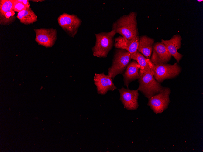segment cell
I'll use <instances>...</instances> for the list:
<instances>
[{
  "mask_svg": "<svg viewBox=\"0 0 203 152\" xmlns=\"http://www.w3.org/2000/svg\"><path fill=\"white\" fill-rule=\"evenodd\" d=\"M136 16L133 12L122 15L113 23L112 30L127 39L134 38L138 36Z\"/></svg>",
  "mask_w": 203,
  "mask_h": 152,
  "instance_id": "6da1fadb",
  "label": "cell"
},
{
  "mask_svg": "<svg viewBox=\"0 0 203 152\" xmlns=\"http://www.w3.org/2000/svg\"><path fill=\"white\" fill-rule=\"evenodd\" d=\"M116 33L112 30L108 32L95 34V44L92 48L93 55L99 58L106 57L112 48L114 37Z\"/></svg>",
  "mask_w": 203,
  "mask_h": 152,
  "instance_id": "7a4b0ae2",
  "label": "cell"
},
{
  "mask_svg": "<svg viewBox=\"0 0 203 152\" xmlns=\"http://www.w3.org/2000/svg\"><path fill=\"white\" fill-rule=\"evenodd\" d=\"M131 54L126 50L118 49L114 54L108 75L113 79L118 74H123L131 60Z\"/></svg>",
  "mask_w": 203,
  "mask_h": 152,
  "instance_id": "3957f363",
  "label": "cell"
},
{
  "mask_svg": "<svg viewBox=\"0 0 203 152\" xmlns=\"http://www.w3.org/2000/svg\"><path fill=\"white\" fill-rule=\"evenodd\" d=\"M139 86L137 89L149 98L159 93L163 87L154 78L151 71L145 73L139 79Z\"/></svg>",
  "mask_w": 203,
  "mask_h": 152,
  "instance_id": "277c9868",
  "label": "cell"
},
{
  "mask_svg": "<svg viewBox=\"0 0 203 152\" xmlns=\"http://www.w3.org/2000/svg\"><path fill=\"white\" fill-rule=\"evenodd\" d=\"M150 65L154 78L159 83L166 79L175 77L181 71L177 62L173 65L167 63L154 65L151 61Z\"/></svg>",
  "mask_w": 203,
  "mask_h": 152,
  "instance_id": "5b68a950",
  "label": "cell"
},
{
  "mask_svg": "<svg viewBox=\"0 0 203 152\" xmlns=\"http://www.w3.org/2000/svg\"><path fill=\"white\" fill-rule=\"evenodd\" d=\"M170 93L169 88L163 87L159 93L148 98V105L156 114L161 113L168 107Z\"/></svg>",
  "mask_w": 203,
  "mask_h": 152,
  "instance_id": "8992f818",
  "label": "cell"
},
{
  "mask_svg": "<svg viewBox=\"0 0 203 152\" xmlns=\"http://www.w3.org/2000/svg\"><path fill=\"white\" fill-rule=\"evenodd\" d=\"M59 25L71 37H74L82 23L81 20L74 14L65 13L60 15L57 18Z\"/></svg>",
  "mask_w": 203,
  "mask_h": 152,
  "instance_id": "52a82bcc",
  "label": "cell"
},
{
  "mask_svg": "<svg viewBox=\"0 0 203 152\" xmlns=\"http://www.w3.org/2000/svg\"><path fill=\"white\" fill-rule=\"evenodd\" d=\"M36 33L35 41L39 45L46 48L52 47L57 39V31L53 28L34 29Z\"/></svg>",
  "mask_w": 203,
  "mask_h": 152,
  "instance_id": "ba28073f",
  "label": "cell"
},
{
  "mask_svg": "<svg viewBox=\"0 0 203 152\" xmlns=\"http://www.w3.org/2000/svg\"><path fill=\"white\" fill-rule=\"evenodd\" d=\"M120 94V100L124 108L128 110H136L138 107V99L139 96L138 90H130L122 87L118 89Z\"/></svg>",
  "mask_w": 203,
  "mask_h": 152,
  "instance_id": "9c48e42d",
  "label": "cell"
},
{
  "mask_svg": "<svg viewBox=\"0 0 203 152\" xmlns=\"http://www.w3.org/2000/svg\"><path fill=\"white\" fill-rule=\"evenodd\" d=\"M150 60L154 65L167 63L172 56L165 46L161 42L154 43Z\"/></svg>",
  "mask_w": 203,
  "mask_h": 152,
  "instance_id": "30bf717a",
  "label": "cell"
},
{
  "mask_svg": "<svg viewBox=\"0 0 203 152\" xmlns=\"http://www.w3.org/2000/svg\"><path fill=\"white\" fill-rule=\"evenodd\" d=\"M94 83L96 86L97 93L99 94L104 95L108 91H114L117 89L113 82L112 78L108 75L103 73H95L94 76Z\"/></svg>",
  "mask_w": 203,
  "mask_h": 152,
  "instance_id": "8fae6325",
  "label": "cell"
},
{
  "mask_svg": "<svg viewBox=\"0 0 203 152\" xmlns=\"http://www.w3.org/2000/svg\"><path fill=\"white\" fill-rule=\"evenodd\" d=\"M114 40V45L115 48L126 50L130 53L131 57L138 52L139 36L132 39H128L119 36L115 38Z\"/></svg>",
  "mask_w": 203,
  "mask_h": 152,
  "instance_id": "7c38bea8",
  "label": "cell"
},
{
  "mask_svg": "<svg viewBox=\"0 0 203 152\" xmlns=\"http://www.w3.org/2000/svg\"><path fill=\"white\" fill-rule=\"evenodd\" d=\"M182 39L179 35H174L169 40L162 39V42L165 46L169 53L176 60L177 63H179L183 55L178 52V50L181 47Z\"/></svg>",
  "mask_w": 203,
  "mask_h": 152,
  "instance_id": "4fadbf2b",
  "label": "cell"
},
{
  "mask_svg": "<svg viewBox=\"0 0 203 152\" xmlns=\"http://www.w3.org/2000/svg\"><path fill=\"white\" fill-rule=\"evenodd\" d=\"M139 68V65L134 60L130 62L127 66L123 73L124 85L127 88L131 82L140 78Z\"/></svg>",
  "mask_w": 203,
  "mask_h": 152,
  "instance_id": "5bb4252c",
  "label": "cell"
},
{
  "mask_svg": "<svg viewBox=\"0 0 203 152\" xmlns=\"http://www.w3.org/2000/svg\"><path fill=\"white\" fill-rule=\"evenodd\" d=\"M153 39L143 35L139 38L138 52L141 53L146 58L151 57L154 44Z\"/></svg>",
  "mask_w": 203,
  "mask_h": 152,
  "instance_id": "9a60e30c",
  "label": "cell"
},
{
  "mask_svg": "<svg viewBox=\"0 0 203 152\" xmlns=\"http://www.w3.org/2000/svg\"><path fill=\"white\" fill-rule=\"evenodd\" d=\"M131 58L136 60L139 65V73L140 77L146 72L151 71L150 66L151 62L150 59L146 58L138 52L132 57Z\"/></svg>",
  "mask_w": 203,
  "mask_h": 152,
  "instance_id": "2e32d148",
  "label": "cell"
},
{
  "mask_svg": "<svg viewBox=\"0 0 203 152\" xmlns=\"http://www.w3.org/2000/svg\"><path fill=\"white\" fill-rule=\"evenodd\" d=\"M17 18L22 23L28 25L32 24L37 21V16L30 7L18 12Z\"/></svg>",
  "mask_w": 203,
  "mask_h": 152,
  "instance_id": "e0dca14e",
  "label": "cell"
},
{
  "mask_svg": "<svg viewBox=\"0 0 203 152\" xmlns=\"http://www.w3.org/2000/svg\"><path fill=\"white\" fill-rule=\"evenodd\" d=\"M13 10V0L0 1V17L6 12Z\"/></svg>",
  "mask_w": 203,
  "mask_h": 152,
  "instance_id": "ac0fdd59",
  "label": "cell"
},
{
  "mask_svg": "<svg viewBox=\"0 0 203 152\" xmlns=\"http://www.w3.org/2000/svg\"><path fill=\"white\" fill-rule=\"evenodd\" d=\"M14 10L8 12L0 17V24L1 25H8L12 23L15 19Z\"/></svg>",
  "mask_w": 203,
  "mask_h": 152,
  "instance_id": "d6986e66",
  "label": "cell"
},
{
  "mask_svg": "<svg viewBox=\"0 0 203 152\" xmlns=\"http://www.w3.org/2000/svg\"><path fill=\"white\" fill-rule=\"evenodd\" d=\"M13 9L14 11L19 12L26 9V6L19 0H13Z\"/></svg>",
  "mask_w": 203,
  "mask_h": 152,
  "instance_id": "ffe728a7",
  "label": "cell"
},
{
  "mask_svg": "<svg viewBox=\"0 0 203 152\" xmlns=\"http://www.w3.org/2000/svg\"><path fill=\"white\" fill-rule=\"evenodd\" d=\"M19 1L22 2L27 8L30 7V4L29 1L28 0H19Z\"/></svg>",
  "mask_w": 203,
  "mask_h": 152,
  "instance_id": "44dd1931",
  "label": "cell"
},
{
  "mask_svg": "<svg viewBox=\"0 0 203 152\" xmlns=\"http://www.w3.org/2000/svg\"><path fill=\"white\" fill-rule=\"evenodd\" d=\"M203 1V0H197V1H198V2H201V1Z\"/></svg>",
  "mask_w": 203,
  "mask_h": 152,
  "instance_id": "7402d4cb",
  "label": "cell"
}]
</instances>
